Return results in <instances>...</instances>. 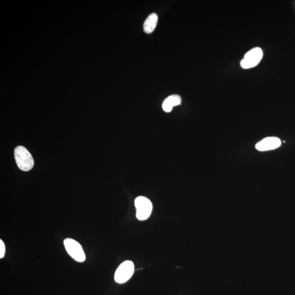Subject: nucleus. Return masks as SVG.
<instances>
[{
	"label": "nucleus",
	"instance_id": "obj_5",
	"mask_svg": "<svg viewBox=\"0 0 295 295\" xmlns=\"http://www.w3.org/2000/svg\"><path fill=\"white\" fill-rule=\"evenodd\" d=\"M263 57L260 48L256 47L246 53L240 62V65L244 69L253 68L258 65Z\"/></svg>",
	"mask_w": 295,
	"mask_h": 295
},
{
	"label": "nucleus",
	"instance_id": "obj_6",
	"mask_svg": "<svg viewBox=\"0 0 295 295\" xmlns=\"http://www.w3.org/2000/svg\"><path fill=\"white\" fill-rule=\"evenodd\" d=\"M281 141L280 138L275 137H269L263 139L256 144L257 151L261 152L271 151L280 147Z\"/></svg>",
	"mask_w": 295,
	"mask_h": 295
},
{
	"label": "nucleus",
	"instance_id": "obj_7",
	"mask_svg": "<svg viewBox=\"0 0 295 295\" xmlns=\"http://www.w3.org/2000/svg\"><path fill=\"white\" fill-rule=\"evenodd\" d=\"M181 99L178 95H173L169 96L163 102L162 105L164 111L166 113L171 112L174 107L181 105Z\"/></svg>",
	"mask_w": 295,
	"mask_h": 295
},
{
	"label": "nucleus",
	"instance_id": "obj_4",
	"mask_svg": "<svg viewBox=\"0 0 295 295\" xmlns=\"http://www.w3.org/2000/svg\"><path fill=\"white\" fill-rule=\"evenodd\" d=\"M135 266L131 261H125L118 267L115 273V281L119 284H123L129 280L132 276Z\"/></svg>",
	"mask_w": 295,
	"mask_h": 295
},
{
	"label": "nucleus",
	"instance_id": "obj_3",
	"mask_svg": "<svg viewBox=\"0 0 295 295\" xmlns=\"http://www.w3.org/2000/svg\"><path fill=\"white\" fill-rule=\"evenodd\" d=\"M63 243L67 253L74 260L79 262H82L85 260V255L82 246L76 240L66 238L64 240Z\"/></svg>",
	"mask_w": 295,
	"mask_h": 295
},
{
	"label": "nucleus",
	"instance_id": "obj_8",
	"mask_svg": "<svg viewBox=\"0 0 295 295\" xmlns=\"http://www.w3.org/2000/svg\"><path fill=\"white\" fill-rule=\"evenodd\" d=\"M158 21V17L156 13L150 14L144 23L143 30L145 33L147 34L152 33L156 28Z\"/></svg>",
	"mask_w": 295,
	"mask_h": 295
},
{
	"label": "nucleus",
	"instance_id": "obj_9",
	"mask_svg": "<svg viewBox=\"0 0 295 295\" xmlns=\"http://www.w3.org/2000/svg\"><path fill=\"white\" fill-rule=\"evenodd\" d=\"M6 248L2 240H0V258L2 259L4 256Z\"/></svg>",
	"mask_w": 295,
	"mask_h": 295
},
{
	"label": "nucleus",
	"instance_id": "obj_1",
	"mask_svg": "<svg viewBox=\"0 0 295 295\" xmlns=\"http://www.w3.org/2000/svg\"><path fill=\"white\" fill-rule=\"evenodd\" d=\"M14 154L15 162L20 170L27 172L34 168V158L26 148L18 146L15 148Z\"/></svg>",
	"mask_w": 295,
	"mask_h": 295
},
{
	"label": "nucleus",
	"instance_id": "obj_2",
	"mask_svg": "<svg viewBox=\"0 0 295 295\" xmlns=\"http://www.w3.org/2000/svg\"><path fill=\"white\" fill-rule=\"evenodd\" d=\"M135 205L136 208V217L139 221H145L151 216L153 205L148 198L139 196L136 198Z\"/></svg>",
	"mask_w": 295,
	"mask_h": 295
}]
</instances>
